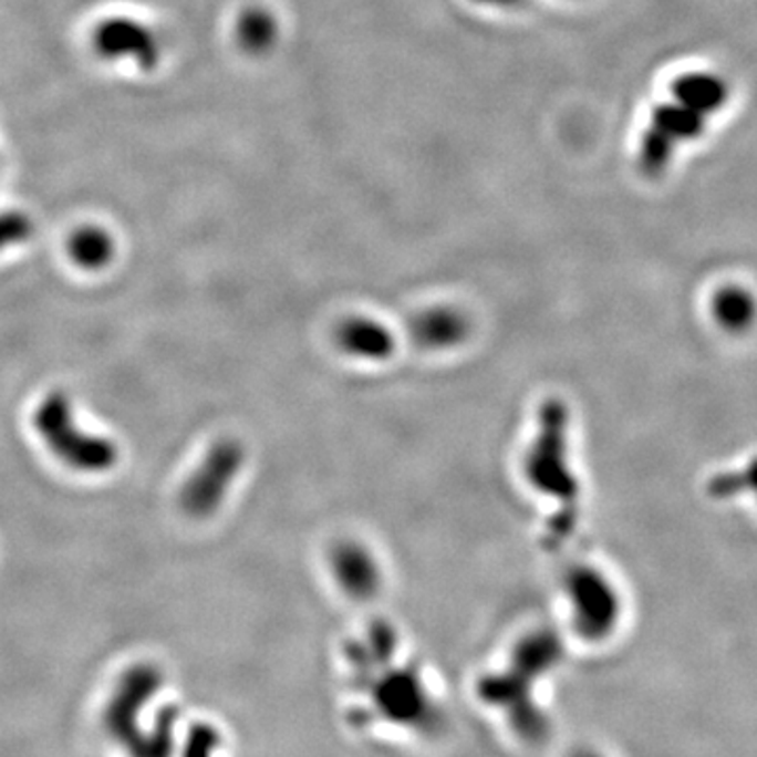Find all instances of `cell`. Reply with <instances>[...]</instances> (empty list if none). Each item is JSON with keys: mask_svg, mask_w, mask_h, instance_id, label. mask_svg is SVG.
<instances>
[{"mask_svg": "<svg viewBox=\"0 0 757 757\" xmlns=\"http://www.w3.org/2000/svg\"><path fill=\"white\" fill-rule=\"evenodd\" d=\"M726 102V86L712 74H686L672 86V100L652 112L651 126L640 144L637 167L661 175L672 160L675 147L696 139L707 118Z\"/></svg>", "mask_w": 757, "mask_h": 757, "instance_id": "1", "label": "cell"}, {"mask_svg": "<svg viewBox=\"0 0 757 757\" xmlns=\"http://www.w3.org/2000/svg\"><path fill=\"white\" fill-rule=\"evenodd\" d=\"M32 423L49 450L76 471L104 474L118 462V450L112 442L86 434L76 425L72 402L63 392L46 394Z\"/></svg>", "mask_w": 757, "mask_h": 757, "instance_id": "2", "label": "cell"}, {"mask_svg": "<svg viewBox=\"0 0 757 757\" xmlns=\"http://www.w3.org/2000/svg\"><path fill=\"white\" fill-rule=\"evenodd\" d=\"M245 465V448L236 440L215 442L196 467V471L184 484L179 505L189 518H209L224 504L231 483Z\"/></svg>", "mask_w": 757, "mask_h": 757, "instance_id": "3", "label": "cell"}, {"mask_svg": "<svg viewBox=\"0 0 757 757\" xmlns=\"http://www.w3.org/2000/svg\"><path fill=\"white\" fill-rule=\"evenodd\" d=\"M163 686V672L152 663H135L126 670L105 707L104 726L107 735L125 747L139 733V717L147 703Z\"/></svg>", "mask_w": 757, "mask_h": 757, "instance_id": "4", "label": "cell"}, {"mask_svg": "<svg viewBox=\"0 0 757 757\" xmlns=\"http://www.w3.org/2000/svg\"><path fill=\"white\" fill-rule=\"evenodd\" d=\"M93 49L107 62L128 60L142 70H154L160 62V41L146 23L131 18H110L93 30Z\"/></svg>", "mask_w": 757, "mask_h": 757, "instance_id": "5", "label": "cell"}, {"mask_svg": "<svg viewBox=\"0 0 757 757\" xmlns=\"http://www.w3.org/2000/svg\"><path fill=\"white\" fill-rule=\"evenodd\" d=\"M570 595L574 602V621L588 637H604L614 630L619 619V602L609 583L593 570H583L570 581Z\"/></svg>", "mask_w": 757, "mask_h": 757, "instance_id": "6", "label": "cell"}, {"mask_svg": "<svg viewBox=\"0 0 757 757\" xmlns=\"http://www.w3.org/2000/svg\"><path fill=\"white\" fill-rule=\"evenodd\" d=\"M377 705L383 715L400 726H423L429 701L419 677L413 673H394L377 688Z\"/></svg>", "mask_w": 757, "mask_h": 757, "instance_id": "7", "label": "cell"}, {"mask_svg": "<svg viewBox=\"0 0 757 757\" xmlns=\"http://www.w3.org/2000/svg\"><path fill=\"white\" fill-rule=\"evenodd\" d=\"M179 709L167 705L156 714L149 730H142L125 745L131 757H173L175 756V738H177Z\"/></svg>", "mask_w": 757, "mask_h": 757, "instance_id": "8", "label": "cell"}, {"mask_svg": "<svg viewBox=\"0 0 757 757\" xmlns=\"http://www.w3.org/2000/svg\"><path fill=\"white\" fill-rule=\"evenodd\" d=\"M236 41L245 53L255 58L270 53L278 41V21L272 11L259 4L245 9L236 23Z\"/></svg>", "mask_w": 757, "mask_h": 757, "instance_id": "9", "label": "cell"}, {"mask_svg": "<svg viewBox=\"0 0 757 757\" xmlns=\"http://www.w3.org/2000/svg\"><path fill=\"white\" fill-rule=\"evenodd\" d=\"M68 252L84 270H102L114 259V238L100 226H83L68 240Z\"/></svg>", "mask_w": 757, "mask_h": 757, "instance_id": "10", "label": "cell"}, {"mask_svg": "<svg viewBox=\"0 0 757 757\" xmlns=\"http://www.w3.org/2000/svg\"><path fill=\"white\" fill-rule=\"evenodd\" d=\"M339 339L343 348L348 352H354L356 356L383 357L387 356L392 350L390 333H385L381 324L373 320L369 322L366 318H354L352 322H348L341 329Z\"/></svg>", "mask_w": 757, "mask_h": 757, "instance_id": "11", "label": "cell"}, {"mask_svg": "<svg viewBox=\"0 0 757 757\" xmlns=\"http://www.w3.org/2000/svg\"><path fill=\"white\" fill-rule=\"evenodd\" d=\"M335 568L341 583L354 595H371L377 588V568L357 547L339 549Z\"/></svg>", "mask_w": 757, "mask_h": 757, "instance_id": "12", "label": "cell"}, {"mask_svg": "<svg viewBox=\"0 0 757 757\" xmlns=\"http://www.w3.org/2000/svg\"><path fill=\"white\" fill-rule=\"evenodd\" d=\"M465 322L462 315L453 310H432L419 315L415 322V336L427 348H444L457 343L465 335Z\"/></svg>", "mask_w": 757, "mask_h": 757, "instance_id": "13", "label": "cell"}, {"mask_svg": "<svg viewBox=\"0 0 757 757\" xmlns=\"http://www.w3.org/2000/svg\"><path fill=\"white\" fill-rule=\"evenodd\" d=\"M221 747V735L207 722H196L188 730L182 757H215Z\"/></svg>", "mask_w": 757, "mask_h": 757, "instance_id": "14", "label": "cell"}, {"mask_svg": "<svg viewBox=\"0 0 757 757\" xmlns=\"http://www.w3.org/2000/svg\"><path fill=\"white\" fill-rule=\"evenodd\" d=\"M34 231L32 219L20 210L0 212V251L30 240Z\"/></svg>", "mask_w": 757, "mask_h": 757, "instance_id": "15", "label": "cell"}, {"mask_svg": "<svg viewBox=\"0 0 757 757\" xmlns=\"http://www.w3.org/2000/svg\"><path fill=\"white\" fill-rule=\"evenodd\" d=\"M478 4H490V7H514V4H520L522 0H474Z\"/></svg>", "mask_w": 757, "mask_h": 757, "instance_id": "16", "label": "cell"}, {"mask_svg": "<svg viewBox=\"0 0 757 757\" xmlns=\"http://www.w3.org/2000/svg\"><path fill=\"white\" fill-rule=\"evenodd\" d=\"M570 757H604V756H600V754H595V751H589V749H585V751H577V754H574V756H570Z\"/></svg>", "mask_w": 757, "mask_h": 757, "instance_id": "17", "label": "cell"}]
</instances>
